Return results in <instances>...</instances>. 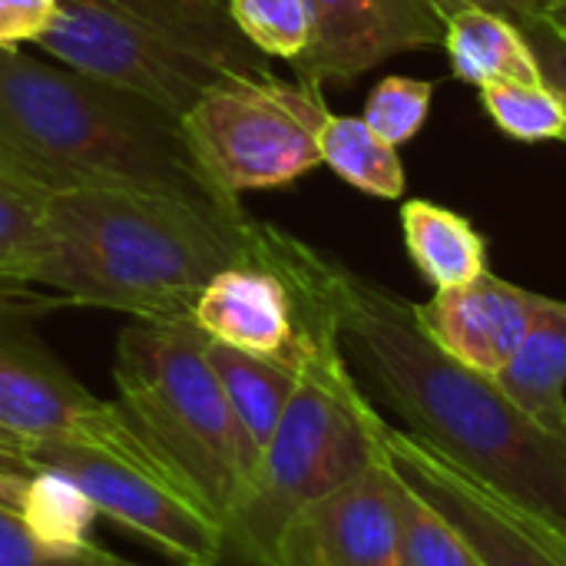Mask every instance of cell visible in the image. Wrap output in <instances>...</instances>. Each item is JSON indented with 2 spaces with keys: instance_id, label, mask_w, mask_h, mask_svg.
<instances>
[{
  "instance_id": "1",
  "label": "cell",
  "mask_w": 566,
  "mask_h": 566,
  "mask_svg": "<svg viewBox=\"0 0 566 566\" xmlns=\"http://www.w3.org/2000/svg\"><path fill=\"white\" fill-rule=\"evenodd\" d=\"M318 285L345 358H352L408 431L566 531V438L531 421L494 381L451 358L421 325L418 305L318 255Z\"/></svg>"
},
{
  "instance_id": "2",
  "label": "cell",
  "mask_w": 566,
  "mask_h": 566,
  "mask_svg": "<svg viewBox=\"0 0 566 566\" xmlns=\"http://www.w3.org/2000/svg\"><path fill=\"white\" fill-rule=\"evenodd\" d=\"M255 219L143 189H63L43 199V245L23 285L139 322L192 318L199 292L249 262Z\"/></svg>"
},
{
  "instance_id": "3",
  "label": "cell",
  "mask_w": 566,
  "mask_h": 566,
  "mask_svg": "<svg viewBox=\"0 0 566 566\" xmlns=\"http://www.w3.org/2000/svg\"><path fill=\"white\" fill-rule=\"evenodd\" d=\"M0 166L43 192L143 189L242 216L199 166L179 116L63 63L0 50Z\"/></svg>"
},
{
  "instance_id": "4",
  "label": "cell",
  "mask_w": 566,
  "mask_h": 566,
  "mask_svg": "<svg viewBox=\"0 0 566 566\" xmlns=\"http://www.w3.org/2000/svg\"><path fill=\"white\" fill-rule=\"evenodd\" d=\"M113 381V405L146 461L226 527L249 488L252 458L209 361V338L192 318H133L116 338Z\"/></svg>"
},
{
  "instance_id": "5",
  "label": "cell",
  "mask_w": 566,
  "mask_h": 566,
  "mask_svg": "<svg viewBox=\"0 0 566 566\" xmlns=\"http://www.w3.org/2000/svg\"><path fill=\"white\" fill-rule=\"evenodd\" d=\"M385 418L358 388L335 332L318 335L252 481L222 527V564L275 566L292 521L381 458Z\"/></svg>"
},
{
  "instance_id": "6",
  "label": "cell",
  "mask_w": 566,
  "mask_h": 566,
  "mask_svg": "<svg viewBox=\"0 0 566 566\" xmlns=\"http://www.w3.org/2000/svg\"><path fill=\"white\" fill-rule=\"evenodd\" d=\"M36 46L179 119L226 80L272 76L229 0H60V17Z\"/></svg>"
},
{
  "instance_id": "7",
  "label": "cell",
  "mask_w": 566,
  "mask_h": 566,
  "mask_svg": "<svg viewBox=\"0 0 566 566\" xmlns=\"http://www.w3.org/2000/svg\"><path fill=\"white\" fill-rule=\"evenodd\" d=\"M322 86L272 76H235L206 90L182 133L199 166L229 196L279 189L322 166L318 136L328 119Z\"/></svg>"
},
{
  "instance_id": "8",
  "label": "cell",
  "mask_w": 566,
  "mask_h": 566,
  "mask_svg": "<svg viewBox=\"0 0 566 566\" xmlns=\"http://www.w3.org/2000/svg\"><path fill=\"white\" fill-rule=\"evenodd\" d=\"M60 302L63 298H40L30 292V285L0 282V424L30 441L99 444L153 468L123 424L116 405L90 395L70 375V368L33 335V312Z\"/></svg>"
},
{
  "instance_id": "9",
  "label": "cell",
  "mask_w": 566,
  "mask_h": 566,
  "mask_svg": "<svg viewBox=\"0 0 566 566\" xmlns=\"http://www.w3.org/2000/svg\"><path fill=\"white\" fill-rule=\"evenodd\" d=\"M381 461L444 514L484 566H566V531L484 484L411 431L381 424Z\"/></svg>"
},
{
  "instance_id": "10",
  "label": "cell",
  "mask_w": 566,
  "mask_h": 566,
  "mask_svg": "<svg viewBox=\"0 0 566 566\" xmlns=\"http://www.w3.org/2000/svg\"><path fill=\"white\" fill-rule=\"evenodd\" d=\"M33 461L76 481L103 517L146 537L169 557L222 566V527L153 468L83 441H33Z\"/></svg>"
},
{
  "instance_id": "11",
  "label": "cell",
  "mask_w": 566,
  "mask_h": 566,
  "mask_svg": "<svg viewBox=\"0 0 566 566\" xmlns=\"http://www.w3.org/2000/svg\"><path fill=\"white\" fill-rule=\"evenodd\" d=\"M192 325L209 342L292 368L302 365L318 335L335 332L328 305L302 318L289 282L259 262H239L212 275L192 305Z\"/></svg>"
},
{
  "instance_id": "12",
  "label": "cell",
  "mask_w": 566,
  "mask_h": 566,
  "mask_svg": "<svg viewBox=\"0 0 566 566\" xmlns=\"http://www.w3.org/2000/svg\"><path fill=\"white\" fill-rule=\"evenodd\" d=\"M312 46L292 60L295 76L312 86L352 83L405 50L444 46L438 0H312Z\"/></svg>"
},
{
  "instance_id": "13",
  "label": "cell",
  "mask_w": 566,
  "mask_h": 566,
  "mask_svg": "<svg viewBox=\"0 0 566 566\" xmlns=\"http://www.w3.org/2000/svg\"><path fill=\"white\" fill-rule=\"evenodd\" d=\"M398 474L378 458L292 521L275 566H398Z\"/></svg>"
},
{
  "instance_id": "14",
  "label": "cell",
  "mask_w": 566,
  "mask_h": 566,
  "mask_svg": "<svg viewBox=\"0 0 566 566\" xmlns=\"http://www.w3.org/2000/svg\"><path fill=\"white\" fill-rule=\"evenodd\" d=\"M541 298L494 272H481L468 285L434 292L431 302L418 305V318L451 358L481 375H497L527 338Z\"/></svg>"
},
{
  "instance_id": "15",
  "label": "cell",
  "mask_w": 566,
  "mask_h": 566,
  "mask_svg": "<svg viewBox=\"0 0 566 566\" xmlns=\"http://www.w3.org/2000/svg\"><path fill=\"white\" fill-rule=\"evenodd\" d=\"M494 381L531 421L566 438V302L541 298L527 338Z\"/></svg>"
},
{
  "instance_id": "16",
  "label": "cell",
  "mask_w": 566,
  "mask_h": 566,
  "mask_svg": "<svg viewBox=\"0 0 566 566\" xmlns=\"http://www.w3.org/2000/svg\"><path fill=\"white\" fill-rule=\"evenodd\" d=\"M444 50L458 80L488 83H544L521 27L484 7H458L444 27Z\"/></svg>"
},
{
  "instance_id": "17",
  "label": "cell",
  "mask_w": 566,
  "mask_h": 566,
  "mask_svg": "<svg viewBox=\"0 0 566 566\" xmlns=\"http://www.w3.org/2000/svg\"><path fill=\"white\" fill-rule=\"evenodd\" d=\"M209 361L219 375L222 395L235 415V424L245 438L249 458H252V471L265 451V444L272 441L282 411L295 391L298 381V368L285 365V361H272V358H259L219 342H209ZM252 481V478H249Z\"/></svg>"
},
{
  "instance_id": "18",
  "label": "cell",
  "mask_w": 566,
  "mask_h": 566,
  "mask_svg": "<svg viewBox=\"0 0 566 566\" xmlns=\"http://www.w3.org/2000/svg\"><path fill=\"white\" fill-rule=\"evenodd\" d=\"M401 232L411 262L438 292L468 285L488 272L484 235L448 206L408 199L401 206Z\"/></svg>"
},
{
  "instance_id": "19",
  "label": "cell",
  "mask_w": 566,
  "mask_h": 566,
  "mask_svg": "<svg viewBox=\"0 0 566 566\" xmlns=\"http://www.w3.org/2000/svg\"><path fill=\"white\" fill-rule=\"evenodd\" d=\"M10 511L23 527L53 551H83L90 547V527L99 517L96 504L60 471H30L20 478L10 497Z\"/></svg>"
},
{
  "instance_id": "20",
  "label": "cell",
  "mask_w": 566,
  "mask_h": 566,
  "mask_svg": "<svg viewBox=\"0 0 566 566\" xmlns=\"http://www.w3.org/2000/svg\"><path fill=\"white\" fill-rule=\"evenodd\" d=\"M322 163L358 192L378 199H398L405 192V166L395 146H388L361 116H328L318 136Z\"/></svg>"
},
{
  "instance_id": "21",
  "label": "cell",
  "mask_w": 566,
  "mask_h": 566,
  "mask_svg": "<svg viewBox=\"0 0 566 566\" xmlns=\"http://www.w3.org/2000/svg\"><path fill=\"white\" fill-rule=\"evenodd\" d=\"M401 481V478H398ZM398 566H484L461 531L401 481Z\"/></svg>"
},
{
  "instance_id": "22",
  "label": "cell",
  "mask_w": 566,
  "mask_h": 566,
  "mask_svg": "<svg viewBox=\"0 0 566 566\" xmlns=\"http://www.w3.org/2000/svg\"><path fill=\"white\" fill-rule=\"evenodd\" d=\"M46 192L0 166V282L23 285V272L43 245Z\"/></svg>"
},
{
  "instance_id": "23",
  "label": "cell",
  "mask_w": 566,
  "mask_h": 566,
  "mask_svg": "<svg viewBox=\"0 0 566 566\" xmlns=\"http://www.w3.org/2000/svg\"><path fill=\"white\" fill-rule=\"evenodd\" d=\"M481 103L517 143H566V109L547 83H488L481 86Z\"/></svg>"
},
{
  "instance_id": "24",
  "label": "cell",
  "mask_w": 566,
  "mask_h": 566,
  "mask_svg": "<svg viewBox=\"0 0 566 566\" xmlns=\"http://www.w3.org/2000/svg\"><path fill=\"white\" fill-rule=\"evenodd\" d=\"M242 36L265 56L298 60L315 36L312 0H229Z\"/></svg>"
},
{
  "instance_id": "25",
  "label": "cell",
  "mask_w": 566,
  "mask_h": 566,
  "mask_svg": "<svg viewBox=\"0 0 566 566\" xmlns=\"http://www.w3.org/2000/svg\"><path fill=\"white\" fill-rule=\"evenodd\" d=\"M431 99H434V83L431 80H415V76H385L368 103H365V123L371 126V133H378L388 146H401L411 143L428 113H431Z\"/></svg>"
},
{
  "instance_id": "26",
  "label": "cell",
  "mask_w": 566,
  "mask_h": 566,
  "mask_svg": "<svg viewBox=\"0 0 566 566\" xmlns=\"http://www.w3.org/2000/svg\"><path fill=\"white\" fill-rule=\"evenodd\" d=\"M0 566H139L90 544L83 551H53L43 547L23 521L0 504Z\"/></svg>"
},
{
  "instance_id": "27",
  "label": "cell",
  "mask_w": 566,
  "mask_h": 566,
  "mask_svg": "<svg viewBox=\"0 0 566 566\" xmlns=\"http://www.w3.org/2000/svg\"><path fill=\"white\" fill-rule=\"evenodd\" d=\"M514 23L521 27V33L531 43V53L541 66V80L557 93V99L566 109V30L557 27L547 13L521 17Z\"/></svg>"
},
{
  "instance_id": "28",
  "label": "cell",
  "mask_w": 566,
  "mask_h": 566,
  "mask_svg": "<svg viewBox=\"0 0 566 566\" xmlns=\"http://www.w3.org/2000/svg\"><path fill=\"white\" fill-rule=\"evenodd\" d=\"M56 17L60 0H0V50L40 43V36L56 23Z\"/></svg>"
},
{
  "instance_id": "29",
  "label": "cell",
  "mask_w": 566,
  "mask_h": 566,
  "mask_svg": "<svg viewBox=\"0 0 566 566\" xmlns=\"http://www.w3.org/2000/svg\"><path fill=\"white\" fill-rule=\"evenodd\" d=\"M30 471H40L33 461V441L0 424V504L10 501L13 484Z\"/></svg>"
},
{
  "instance_id": "30",
  "label": "cell",
  "mask_w": 566,
  "mask_h": 566,
  "mask_svg": "<svg viewBox=\"0 0 566 566\" xmlns=\"http://www.w3.org/2000/svg\"><path fill=\"white\" fill-rule=\"evenodd\" d=\"M547 3L551 0H438L444 20L458 10V7H484V10H494L507 20H521V17H537V13H547Z\"/></svg>"
},
{
  "instance_id": "31",
  "label": "cell",
  "mask_w": 566,
  "mask_h": 566,
  "mask_svg": "<svg viewBox=\"0 0 566 566\" xmlns=\"http://www.w3.org/2000/svg\"><path fill=\"white\" fill-rule=\"evenodd\" d=\"M547 17H551L557 27H564L566 30V0H551V3H547Z\"/></svg>"
},
{
  "instance_id": "32",
  "label": "cell",
  "mask_w": 566,
  "mask_h": 566,
  "mask_svg": "<svg viewBox=\"0 0 566 566\" xmlns=\"http://www.w3.org/2000/svg\"><path fill=\"white\" fill-rule=\"evenodd\" d=\"M182 566H196V564H182Z\"/></svg>"
}]
</instances>
